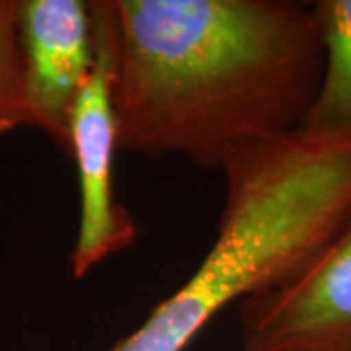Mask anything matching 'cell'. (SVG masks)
<instances>
[{
    "mask_svg": "<svg viewBox=\"0 0 351 351\" xmlns=\"http://www.w3.org/2000/svg\"><path fill=\"white\" fill-rule=\"evenodd\" d=\"M119 151L221 168L301 127L322 76L313 8L287 0H94Z\"/></svg>",
    "mask_w": 351,
    "mask_h": 351,
    "instance_id": "obj_1",
    "label": "cell"
},
{
    "mask_svg": "<svg viewBox=\"0 0 351 351\" xmlns=\"http://www.w3.org/2000/svg\"><path fill=\"white\" fill-rule=\"evenodd\" d=\"M226 199L195 271L110 351H186L221 311L297 274L351 217V145L299 131L239 149Z\"/></svg>",
    "mask_w": 351,
    "mask_h": 351,
    "instance_id": "obj_2",
    "label": "cell"
},
{
    "mask_svg": "<svg viewBox=\"0 0 351 351\" xmlns=\"http://www.w3.org/2000/svg\"><path fill=\"white\" fill-rule=\"evenodd\" d=\"M237 313L242 351H351V217L297 274Z\"/></svg>",
    "mask_w": 351,
    "mask_h": 351,
    "instance_id": "obj_3",
    "label": "cell"
},
{
    "mask_svg": "<svg viewBox=\"0 0 351 351\" xmlns=\"http://www.w3.org/2000/svg\"><path fill=\"white\" fill-rule=\"evenodd\" d=\"M94 34L96 59L71 113L66 147L76 164L80 188L78 232L71 252V269L76 279L86 277L137 239L135 219L113 193V158L119 145L112 101V57L96 18Z\"/></svg>",
    "mask_w": 351,
    "mask_h": 351,
    "instance_id": "obj_4",
    "label": "cell"
},
{
    "mask_svg": "<svg viewBox=\"0 0 351 351\" xmlns=\"http://www.w3.org/2000/svg\"><path fill=\"white\" fill-rule=\"evenodd\" d=\"M18 39L32 127L66 151L71 113L96 59L92 4L18 0Z\"/></svg>",
    "mask_w": 351,
    "mask_h": 351,
    "instance_id": "obj_5",
    "label": "cell"
},
{
    "mask_svg": "<svg viewBox=\"0 0 351 351\" xmlns=\"http://www.w3.org/2000/svg\"><path fill=\"white\" fill-rule=\"evenodd\" d=\"M311 8L324 63L316 96L297 131L314 141L351 145V0H318Z\"/></svg>",
    "mask_w": 351,
    "mask_h": 351,
    "instance_id": "obj_6",
    "label": "cell"
},
{
    "mask_svg": "<svg viewBox=\"0 0 351 351\" xmlns=\"http://www.w3.org/2000/svg\"><path fill=\"white\" fill-rule=\"evenodd\" d=\"M32 127L18 39V0H0V137Z\"/></svg>",
    "mask_w": 351,
    "mask_h": 351,
    "instance_id": "obj_7",
    "label": "cell"
}]
</instances>
